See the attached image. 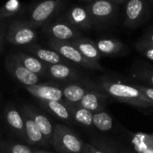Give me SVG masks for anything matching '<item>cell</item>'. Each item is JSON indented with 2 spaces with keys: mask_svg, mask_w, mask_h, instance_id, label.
I'll return each mask as SVG.
<instances>
[{
  "mask_svg": "<svg viewBox=\"0 0 153 153\" xmlns=\"http://www.w3.org/2000/svg\"><path fill=\"white\" fill-rule=\"evenodd\" d=\"M97 84L108 97H112L118 102L137 107L153 106V102L148 99L135 85H129L107 76H102Z\"/></svg>",
  "mask_w": 153,
  "mask_h": 153,
  "instance_id": "cell-1",
  "label": "cell"
},
{
  "mask_svg": "<svg viewBox=\"0 0 153 153\" xmlns=\"http://www.w3.org/2000/svg\"><path fill=\"white\" fill-rule=\"evenodd\" d=\"M66 7V0H39L27 7L26 19L34 28L44 25L59 16Z\"/></svg>",
  "mask_w": 153,
  "mask_h": 153,
  "instance_id": "cell-2",
  "label": "cell"
},
{
  "mask_svg": "<svg viewBox=\"0 0 153 153\" xmlns=\"http://www.w3.org/2000/svg\"><path fill=\"white\" fill-rule=\"evenodd\" d=\"M84 143L68 126L62 123L54 124L51 145L58 153H83Z\"/></svg>",
  "mask_w": 153,
  "mask_h": 153,
  "instance_id": "cell-3",
  "label": "cell"
},
{
  "mask_svg": "<svg viewBox=\"0 0 153 153\" xmlns=\"http://www.w3.org/2000/svg\"><path fill=\"white\" fill-rule=\"evenodd\" d=\"M37 37L36 28L27 20L19 18L9 23L5 41L13 46L26 47L35 43Z\"/></svg>",
  "mask_w": 153,
  "mask_h": 153,
  "instance_id": "cell-4",
  "label": "cell"
},
{
  "mask_svg": "<svg viewBox=\"0 0 153 153\" xmlns=\"http://www.w3.org/2000/svg\"><path fill=\"white\" fill-rule=\"evenodd\" d=\"M48 48L58 52L64 59L73 65L93 70H103L104 68L100 62H94L86 59L71 42H59L56 40H48Z\"/></svg>",
  "mask_w": 153,
  "mask_h": 153,
  "instance_id": "cell-5",
  "label": "cell"
},
{
  "mask_svg": "<svg viewBox=\"0 0 153 153\" xmlns=\"http://www.w3.org/2000/svg\"><path fill=\"white\" fill-rule=\"evenodd\" d=\"M88 15L94 27L103 28L113 25L118 16V5L111 0H101L86 3Z\"/></svg>",
  "mask_w": 153,
  "mask_h": 153,
  "instance_id": "cell-6",
  "label": "cell"
},
{
  "mask_svg": "<svg viewBox=\"0 0 153 153\" xmlns=\"http://www.w3.org/2000/svg\"><path fill=\"white\" fill-rule=\"evenodd\" d=\"M152 6L150 0H127L124 7L123 25L135 29L146 24L152 15Z\"/></svg>",
  "mask_w": 153,
  "mask_h": 153,
  "instance_id": "cell-7",
  "label": "cell"
},
{
  "mask_svg": "<svg viewBox=\"0 0 153 153\" xmlns=\"http://www.w3.org/2000/svg\"><path fill=\"white\" fill-rule=\"evenodd\" d=\"M42 28L43 33L48 36L49 39L59 42H71L83 37L80 31L71 26L59 16L44 25Z\"/></svg>",
  "mask_w": 153,
  "mask_h": 153,
  "instance_id": "cell-8",
  "label": "cell"
},
{
  "mask_svg": "<svg viewBox=\"0 0 153 153\" xmlns=\"http://www.w3.org/2000/svg\"><path fill=\"white\" fill-rule=\"evenodd\" d=\"M5 68L12 78L18 83L25 87L33 86L41 83V78L25 68L12 54L6 57Z\"/></svg>",
  "mask_w": 153,
  "mask_h": 153,
  "instance_id": "cell-9",
  "label": "cell"
},
{
  "mask_svg": "<svg viewBox=\"0 0 153 153\" xmlns=\"http://www.w3.org/2000/svg\"><path fill=\"white\" fill-rule=\"evenodd\" d=\"M47 78L59 85L71 83L84 78L82 73L71 63L47 65Z\"/></svg>",
  "mask_w": 153,
  "mask_h": 153,
  "instance_id": "cell-10",
  "label": "cell"
},
{
  "mask_svg": "<svg viewBox=\"0 0 153 153\" xmlns=\"http://www.w3.org/2000/svg\"><path fill=\"white\" fill-rule=\"evenodd\" d=\"M59 16L79 31H88L94 28L92 20L85 6L73 5L64 9Z\"/></svg>",
  "mask_w": 153,
  "mask_h": 153,
  "instance_id": "cell-11",
  "label": "cell"
},
{
  "mask_svg": "<svg viewBox=\"0 0 153 153\" xmlns=\"http://www.w3.org/2000/svg\"><path fill=\"white\" fill-rule=\"evenodd\" d=\"M97 87V84L96 82L85 78L71 83L61 85L63 100L70 104H79L87 93Z\"/></svg>",
  "mask_w": 153,
  "mask_h": 153,
  "instance_id": "cell-12",
  "label": "cell"
},
{
  "mask_svg": "<svg viewBox=\"0 0 153 153\" xmlns=\"http://www.w3.org/2000/svg\"><path fill=\"white\" fill-rule=\"evenodd\" d=\"M25 88L37 101H64L61 85L58 83H39Z\"/></svg>",
  "mask_w": 153,
  "mask_h": 153,
  "instance_id": "cell-13",
  "label": "cell"
},
{
  "mask_svg": "<svg viewBox=\"0 0 153 153\" xmlns=\"http://www.w3.org/2000/svg\"><path fill=\"white\" fill-rule=\"evenodd\" d=\"M4 119L11 131L19 139L26 142L24 116L20 109L14 103H7L4 109Z\"/></svg>",
  "mask_w": 153,
  "mask_h": 153,
  "instance_id": "cell-14",
  "label": "cell"
},
{
  "mask_svg": "<svg viewBox=\"0 0 153 153\" xmlns=\"http://www.w3.org/2000/svg\"><path fill=\"white\" fill-rule=\"evenodd\" d=\"M21 112L24 116L25 121V136H26V143L29 145L33 146H44L49 147L43 135L36 126L35 123L33 122V118L31 117L29 112L27 111L25 105H24L21 107Z\"/></svg>",
  "mask_w": 153,
  "mask_h": 153,
  "instance_id": "cell-15",
  "label": "cell"
},
{
  "mask_svg": "<svg viewBox=\"0 0 153 153\" xmlns=\"http://www.w3.org/2000/svg\"><path fill=\"white\" fill-rule=\"evenodd\" d=\"M25 105L27 111L29 112L31 117L33 118V122L35 123L36 126L43 135L48 146H51L54 124L48 118V116H46L45 114H43L42 111L37 109L35 106L32 105Z\"/></svg>",
  "mask_w": 153,
  "mask_h": 153,
  "instance_id": "cell-16",
  "label": "cell"
},
{
  "mask_svg": "<svg viewBox=\"0 0 153 153\" xmlns=\"http://www.w3.org/2000/svg\"><path fill=\"white\" fill-rule=\"evenodd\" d=\"M25 51L33 55L38 59H40L41 61H42L47 65H52L58 63H69L52 49L42 47L40 44H37L36 42L25 47Z\"/></svg>",
  "mask_w": 153,
  "mask_h": 153,
  "instance_id": "cell-17",
  "label": "cell"
},
{
  "mask_svg": "<svg viewBox=\"0 0 153 153\" xmlns=\"http://www.w3.org/2000/svg\"><path fill=\"white\" fill-rule=\"evenodd\" d=\"M108 97L98 88V86L87 93L79 105L83 108L94 113L105 111Z\"/></svg>",
  "mask_w": 153,
  "mask_h": 153,
  "instance_id": "cell-18",
  "label": "cell"
},
{
  "mask_svg": "<svg viewBox=\"0 0 153 153\" xmlns=\"http://www.w3.org/2000/svg\"><path fill=\"white\" fill-rule=\"evenodd\" d=\"M13 55L28 70L36 74L40 78H47V64L43 63L33 55L23 51L14 52Z\"/></svg>",
  "mask_w": 153,
  "mask_h": 153,
  "instance_id": "cell-19",
  "label": "cell"
},
{
  "mask_svg": "<svg viewBox=\"0 0 153 153\" xmlns=\"http://www.w3.org/2000/svg\"><path fill=\"white\" fill-rule=\"evenodd\" d=\"M39 105L52 116L65 123H72V117L65 104L59 101H37Z\"/></svg>",
  "mask_w": 153,
  "mask_h": 153,
  "instance_id": "cell-20",
  "label": "cell"
},
{
  "mask_svg": "<svg viewBox=\"0 0 153 153\" xmlns=\"http://www.w3.org/2000/svg\"><path fill=\"white\" fill-rule=\"evenodd\" d=\"M27 9L20 0H8L2 7H0V20L10 23L13 20L19 19Z\"/></svg>",
  "mask_w": 153,
  "mask_h": 153,
  "instance_id": "cell-21",
  "label": "cell"
},
{
  "mask_svg": "<svg viewBox=\"0 0 153 153\" xmlns=\"http://www.w3.org/2000/svg\"><path fill=\"white\" fill-rule=\"evenodd\" d=\"M95 43L100 54L105 56H116L123 53L126 49L123 42L114 38H102Z\"/></svg>",
  "mask_w": 153,
  "mask_h": 153,
  "instance_id": "cell-22",
  "label": "cell"
},
{
  "mask_svg": "<svg viewBox=\"0 0 153 153\" xmlns=\"http://www.w3.org/2000/svg\"><path fill=\"white\" fill-rule=\"evenodd\" d=\"M71 43L79 50V51L88 59L94 61V62H99L101 59V54L98 51L96 43L94 41L88 39V38H79L78 40H75L71 42Z\"/></svg>",
  "mask_w": 153,
  "mask_h": 153,
  "instance_id": "cell-23",
  "label": "cell"
},
{
  "mask_svg": "<svg viewBox=\"0 0 153 153\" xmlns=\"http://www.w3.org/2000/svg\"><path fill=\"white\" fill-rule=\"evenodd\" d=\"M65 104L70 113L73 122L78 123L79 124L86 128L93 127V123H92L93 113L92 112L83 108L79 104H70L67 102H65Z\"/></svg>",
  "mask_w": 153,
  "mask_h": 153,
  "instance_id": "cell-24",
  "label": "cell"
},
{
  "mask_svg": "<svg viewBox=\"0 0 153 153\" xmlns=\"http://www.w3.org/2000/svg\"><path fill=\"white\" fill-rule=\"evenodd\" d=\"M131 143L136 153H153V133H134L131 135Z\"/></svg>",
  "mask_w": 153,
  "mask_h": 153,
  "instance_id": "cell-25",
  "label": "cell"
},
{
  "mask_svg": "<svg viewBox=\"0 0 153 153\" xmlns=\"http://www.w3.org/2000/svg\"><path fill=\"white\" fill-rule=\"evenodd\" d=\"M92 123H93V127L103 132L111 131L114 126V121L112 116L105 111L94 113Z\"/></svg>",
  "mask_w": 153,
  "mask_h": 153,
  "instance_id": "cell-26",
  "label": "cell"
},
{
  "mask_svg": "<svg viewBox=\"0 0 153 153\" xmlns=\"http://www.w3.org/2000/svg\"><path fill=\"white\" fill-rule=\"evenodd\" d=\"M0 153H33V149L27 144L3 140L0 142Z\"/></svg>",
  "mask_w": 153,
  "mask_h": 153,
  "instance_id": "cell-27",
  "label": "cell"
},
{
  "mask_svg": "<svg viewBox=\"0 0 153 153\" xmlns=\"http://www.w3.org/2000/svg\"><path fill=\"white\" fill-rule=\"evenodd\" d=\"M91 144L102 150L104 153H129L123 150L119 149L115 145H114L112 142L105 140H100V139H92L91 140Z\"/></svg>",
  "mask_w": 153,
  "mask_h": 153,
  "instance_id": "cell-28",
  "label": "cell"
},
{
  "mask_svg": "<svg viewBox=\"0 0 153 153\" xmlns=\"http://www.w3.org/2000/svg\"><path fill=\"white\" fill-rule=\"evenodd\" d=\"M135 48L140 54H141L147 59L153 61V45L139 40L135 43Z\"/></svg>",
  "mask_w": 153,
  "mask_h": 153,
  "instance_id": "cell-29",
  "label": "cell"
},
{
  "mask_svg": "<svg viewBox=\"0 0 153 153\" xmlns=\"http://www.w3.org/2000/svg\"><path fill=\"white\" fill-rule=\"evenodd\" d=\"M135 76L143 82L149 84V88H153V70L148 68H140L139 71L135 73Z\"/></svg>",
  "mask_w": 153,
  "mask_h": 153,
  "instance_id": "cell-30",
  "label": "cell"
},
{
  "mask_svg": "<svg viewBox=\"0 0 153 153\" xmlns=\"http://www.w3.org/2000/svg\"><path fill=\"white\" fill-rule=\"evenodd\" d=\"M8 25H9V23L0 20V52L3 51L4 45L6 43L5 39H6V34H7Z\"/></svg>",
  "mask_w": 153,
  "mask_h": 153,
  "instance_id": "cell-31",
  "label": "cell"
},
{
  "mask_svg": "<svg viewBox=\"0 0 153 153\" xmlns=\"http://www.w3.org/2000/svg\"><path fill=\"white\" fill-rule=\"evenodd\" d=\"M135 86L148 99L153 102V88H149V87H146L142 85H135Z\"/></svg>",
  "mask_w": 153,
  "mask_h": 153,
  "instance_id": "cell-32",
  "label": "cell"
},
{
  "mask_svg": "<svg viewBox=\"0 0 153 153\" xmlns=\"http://www.w3.org/2000/svg\"><path fill=\"white\" fill-rule=\"evenodd\" d=\"M83 153H104L102 150L92 145L91 143L85 142L84 143V148H83Z\"/></svg>",
  "mask_w": 153,
  "mask_h": 153,
  "instance_id": "cell-33",
  "label": "cell"
},
{
  "mask_svg": "<svg viewBox=\"0 0 153 153\" xmlns=\"http://www.w3.org/2000/svg\"><path fill=\"white\" fill-rule=\"evenodd\" d=\"M140 41H142L144 42L153 45V27L151 29H149V31H147L144 33V35L140 39Z\"/></svg>",
  "mask_w": 153,
  "mask_h": 153,
  "instance_id": "cell-34",
  "label": "cell"
},
{
  "mask_svg": "<svg viewBox=\"0 0 153 153\" xmlns=\"http://www.w3.org/2000/svg\"><path fill=\"white\" fill-rule=\"evenodd\" d=\"M33 153H53L48 150H44V149H33Z\"/></svg>",
  "mask_w": 153,
  "mask_h": 153,
  "instance_id": "cell-35",
  "label": "cell"
},
{
  "mask_svg": "<svg viewBox=\"0 0 153 153\" xmlns=\"http://www.w3.org/2000/svg\"><path fill=\"white\" fill-rule=\"evenodd\" d=\"M112 2H114V4H116V5H119V4H122V3H123L124 1H127V0H111Z\"/></svg>",
  "mask_w": 153,
  "mask_h": 153,
  "instance_id": "cell-36",
  "label": "cell"
},
{
  "mask_svg": "<svg viewBox=\"0 0 153 153\" xmlns=\"http://www.w3.org/2000/svg\"><path fill=\"white\" fill-rule=\"evenodd\" d=\"M82 1H84L86 3H88V2H92V1H101V0H82Z\"/></svg>",
  "mask_w": 153,
  "mask_h": 153,
  "instance_id": "cell-37",
  "label": "cell"
},
{
  "mask_svg": "<svg viewBox=\"0 0 153 153\" xmlns=\"http://www.w3.org/2000/svg\"><path fill=\"white\" fill-rule=\"evenodd\" d=\"M33 2H36V1H39V0H32Z\"/></svg>",
  "mask_w": 153,
  "mask_h": 153,
  "instance_id": "cell-38",
  "label": "cell"
},
{
  "mask_svg": "<svg viewBox=\"0 0 153 153\" xmlns=\"http://www.w3.org/2000/svg\"><path fill=\"white\" fill-rule=\"evenodd\" d=\"M0 142H1V135H0Z\"/></svg>",
  "mask_w": 153,
  "mask_h": 153,
  "instance_id": "cell-39",
  "label": "cell"
},
{
  "mask_svg": "<svg viewBox=\"0 0 153 153\" xmlns=\"http://www.w3.org/2000/svg\"><path fill=\"white\" fill-rule=\"evenodd\" d=\"M150 1H151V3H152V5H153V0H150Z\"/></svg>",
  "mask_w": 153,
  "mask_h": 153,
  "instance_id": "cell-40",
  "label": "cell"
}]
</instances>
